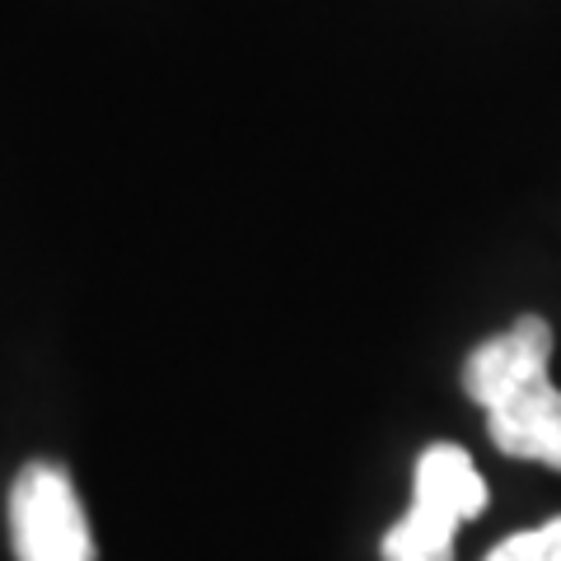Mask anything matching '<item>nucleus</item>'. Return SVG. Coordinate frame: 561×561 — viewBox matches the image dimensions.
Listing matches in <instances>:
<instances>
[{
	"label": "nucleus",
	"instance_id": "f257e3e1",
	"mask_svg": "<svg viewBox=\"0 0 561 561\" xmlns=\"http://www.w3.org/2000/svg\"><path fill=\"white\" fill-rule=\"evenodd\" d=\"M552 328L524 313L501 337L468 351L463 393L486 412V431L505 459H534L561 472V389L548 379Z\"/></svg>",
	"mask_w": 561,
	"mask_h": 561
},
{
	"label": "nucleus",
	"instance_id": "f03ea898",
	"mask_svg": "<svg viewBox=\"0 0 561 561\" xmlns=\"http://www.w3.org/2000/svg\"><path fill=\"white\" fill-rule=\"evenodd\" d=\"M491 491L472 468L468 449L431 445L416 459L412 511L383 534V561H454V534L472 515H482Z\"/></svg>",
	"mask_w": 561,
	"mask_h": 561
},
{
	"label": "nucleus",
	"instance_id": "7ed1b4c3",
	"mask_svg": "<svg viewBox=\"0 0 561 561\" xmlns=\"http://www.w3.org/2000/svg\"><path fill=\"white\" fill-rule=\"evenodd\" d=\"M10 538L20 561H94L90 515L70 472L28 463L10 486Z\"/></svg>",
	"mask_w": 561,
	"mask_h": 561
},
{
	"label": "nucleus",
	"instance_id": "20e7f679",
	"mask_svg": "<svg viewBox=\"0 0 561 561\" xmlns=\"http://www.w3.org/2000/svg\"><path fill=\"white\" fill-rule=\"evenodd\" d=\"M486 561H561V515L538 524V529H529V534L505 538Z\"/></svg>",
	"mask_w": 561,
	"mask_h": 561
}]
</instances>
